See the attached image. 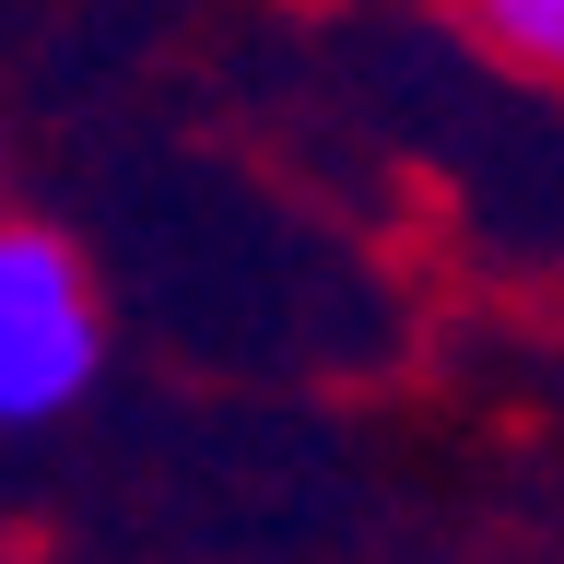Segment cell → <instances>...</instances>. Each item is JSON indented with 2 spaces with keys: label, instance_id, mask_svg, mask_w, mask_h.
<instances>
[{
  "label": "cell",
  "instance_id": "cell-2",
  "mask_svg": "<svg viewBox=\"0 0 564 564\" xmlns=\"http://www.w3.org/2000/svg\"><path fill=\"white\" fill-rule=\"evenodd\" d=\"M458 24H470V47H494L506 70L564 83V0H458Z\"/></svg>",
  "mask_w": 564,
  "mask_h": 564
},
{
  "label": "cell",
  "instance_id": "cell-1",
  "mask_svg": "<svg viewBox=\"0 0 564 564\" xmlns=\"http://www.w3.org/2000/svg\"><path fill=\"white\" fill-rule=\"evenodd\" d=\"M106 365V294L59 224L0 212V435L59 423Z\"/></svg>",
  "mask_w": 564,
  "mask_h": 564
}]
</instances>
